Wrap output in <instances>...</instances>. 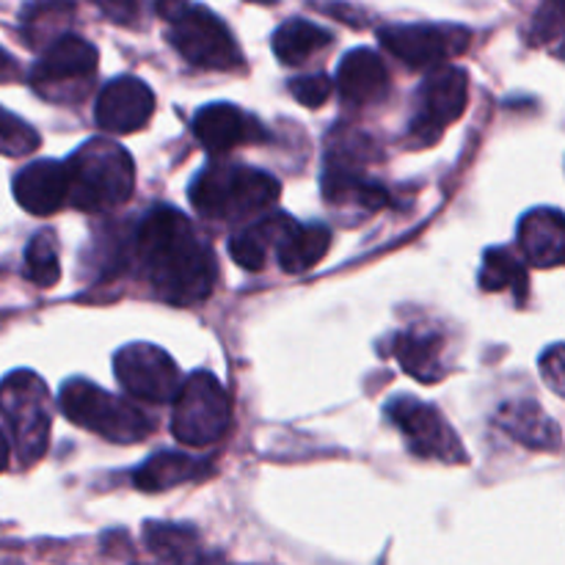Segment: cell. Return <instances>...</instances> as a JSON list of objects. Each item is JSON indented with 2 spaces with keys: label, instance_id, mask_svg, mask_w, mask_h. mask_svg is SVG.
I'll list each match as a JSON object with an SVG mask.
<instances>
[{
  "label": "cell",
  "instance_id": "obj_32",
  "mask_svg": "<svg viewBox=\"0 0 565 565\" xmlns=\"http://www.w3.org/2000/svg\"><path fill=\"white\" fill-rule=\"evenodd\" d=\"M541 375L550 381V386H552V392H555V395H563V392H565V384H563V345H552L550 351L544 353V359H541Z\"/></svg>",
  "mask_w": 565,
  "mask_h": 565
},
{
  "label": "cell",
  "instance_id": "obj_3",
  "mask_svg": "<svg viewBox=\"0 0 565 565\" xmlns=\"http://www.w3.org/2000/svg\"><path fill=\"white\" fill-rule=\"evenodd\" d=\"M191 204L204 218L232 221L265 213L281 196V185L268 171L241 163H207L193 180Z\"/></svg>",
  "mask_w": 565,
  "mask_h": 565
},
{
  "label": "cell",
  "instance_id": "obj_18",
  "mask_svg": "<svg viewBox=\"0 0 565 565\" xmlns=\"http://www.w3.org/2000/svg\"><path fill=\"white\" fill-rule=\"evenodd\" d=\"M497 423L511 439L522 441L530 450H557L561 447V425L541 412L533 401H511L500 406Z\"/></svg>",
  "mask_w": 565,
  "mask_h": 565
},
{
  "label": "cell",
  "instance_id": "obj_21",
  "mask_svg": "<svg viewBox=\"0 0 565 565\" xmlns=\"http://www.w3.org/2000/svg\"><path fill=\"white\" fill-rule=\"evenodd\" d=\"M292 224H296V218H290V215L285 213L265 215L263 221L246 226V230L237 232V235L232 237L230 257L246 270H263L268 248L279 246L281 237L287 235V230H290Z\"/></svg>",
  "mask_w": 565,
  "mask_h": 565
},
{
  "label": "cell",
  "instance_id": "obj_28",
  "mask_svg": "<svg viewBox=\"0 0 565 565\" xmlns=\"http://www.w3.org/2000/svg\"><path fill=\"white\" fill-rule=\"evenodd\" d=\"M39 143H42V138H39V132L33 127H28L14 114L0 108V154L20 158V154L33 152Z\"/></svg>",
  "mask_w": 565,
  "mask_h": 565
},
{
  "label": "cell",
  "instance_id": "obj_15",
  "mask_svg": "<svg viewBox=\"0 0 565 565\" xmlns=\"http://www.w3.org/2000/svg\"><path fill=\"white\" fill-rule=\"evenodd\" d=\"M337 88L348 105H375L390 94V70L375 50L356 47L337 70Z\"/></svg>",
  "mask_w": 565,
  "mask_h": 565
},
{
  "label": "cell",
  "instance_id": "obj_11",
  "mask_svg": "<svg viewBox=\"0 0 565 565\" xmlns=\"http://www.w3.org/2000/svg\"><path fill=\"white\" fill-rule=\"evenodd\" d=\"M469 103V75L461 66H434L419 88V114L412 121V141L430 147L441 130L461 119Z\"/></svg>",
  "mask_w": 565,
  "mask_h": 565
},
{
  "label": "cell",
  "instance_id": "obj_20",
  "mask_svg": "<svg viewBox=\"0 0 565 565\" xmlns=\"http://www.w3.org/2000/svg\"><path fill=\"white\" fill-rule=\"evenodd\" d=\"M392 356L401 362L406 375L417 379L419 384H436L445 379V364H441V340L430 331L408 329L403 334L392 337Z\"/></svg>",
  "mask_w": 565,
  "mask_h": 565
},
{
  "label": "cell",
  "instance_id": "obj_17",
  "mask_svg": "<svg viewBox=\"0 0 565 565\" xmlns=\"http://www.w3.org/2000/svg\"><path fill=\"white\" fill-rule=\"evenodd\" d=\"M519 248L533 268H557L565 257V218L561 210H530L519 221Z\"/></svg>",
  "mask_w": 565,
  "mask_h": 565
},
{
  "label": "cell",
  "instance_id": "obj_29",
  "mask_svg": "<svg viewBox=\"0 0 565 565\" xmlns=\"http://www.w3.org/2000/svg\"><path fill=\"white\" fill-rule=\"evenodd\" d=\"M287 88H290V94L301 105H307V108H320V105H326V99L334 94V81H331L329 75H323V72H318V75L292 77Z\"/></svg>",
  "mask_w": 565,
  "mask_h": 565
},
{
  "label": "cell",
  "instance_id": "obj_35",
  "mask_svg": "<svg viewBox=\"0 0 565 565\" xmlns=\"http://www.w3.org/2000/svg\"><path fill=\"white\" fill-rule=\"evenodd\" d=\"M246 3H259V6H270L274 0H246Z\"/></svg>",
  "mask_w": 565,
  "mask_h": 565
},
{
  "label": "cell",
  "instance_id": "obj_13",
  "mask_svg": "<svg viewBox=\"0 0 565 565\" xmlns=\"http://www.w3.org/2000/svg\"><path fill=\"white\" fill-rule=\"evenodd\" d=\"M154 114V92L143 81L132 75L114 77L108 86L99 92L94 105V119L103 130L127 136L147 127Z\"/></svg>",
  "mask_w": 565,
  "mask_h": 565
},
{
  "label": "cell",
  "instance_id": "obj_31",
  "mask_svg": "<svg viewBox=\"0 0 565 565\" xmlns=\"http://www.w3.org/2000/svg\"><path fill=\"white\" fill-rule=\"evenodd\" d=\"M563 33V0H546L544 9L539 11V20H535V36L546 39H561Z\"/></svg>",
  "mask_w": 565,
  "mask_h": 565
},
{
  "label": "cell",
  "instance_id": "obj_16",
  "mask_svg": "<svg viewBox=\"0 0 565 565\" xmlns=\"http://www.w3.org/2000/svg\"><path fill=\"white\" fill-rule=\"evenodd\" d=\"M14 199L25 213L53 215L66 207V169L58 160L28 163L14 177Z\"/></svg>",
  "mask_w": 565,
  "mask_h": 565
},
{
  "label": "cell",
  "instance_id": "obj_34",
  "mask_svg": "<svg viewBox=\"0 0 565 565\" xmlns=\"http://www.w3.org/2000/svg\"><path fill=\"white\" fill-rule=\"evenodd\" d=\"M9 456H11V445H9V439H6L3 430H0V472H6V469H9Z\"/></svg>",
  "mask_w": 565,
  "mask_h": 565
},
{
  "label": "cell",
  "instance_id": "obj_8",
  "mask_svg": "<svg viewBox=\"0 0 565 565\" xmlns=\"http://www.w3.org/2000/svg\"><path fill=\"white\" fill-rule=\"evenodd\" d=\"M99 53L92 42L75 33H61L44 47L31 72V86L50 103L75 97L97 75Z\"/></svg>",
  "mask_w": 565,
  "mask_h": 565
},
{
  "label": "cell",
  "instance_id": "obj_22",
  "mask_svg": "<svg viewBox=\"0 0 565 565\" xmlns=\"http://www.w3.org/2000/svg\"><path fill=\"white\" fill-rule=\"evenodd\" d=\"M331 232L323 224H292L281 243L276 246L279 252V265L285 274H307L320 259L329 254Z\"/></svg>",
  "mask_w": 565,
  "mask_h": 565
},
{
  "label": "cell",
  "instance_id": "obj_2",
  "mask_svg": "<svg viewBox=\"0 0 565 565\" xmlns=\"http://www.w3.org/2000/svg\"><path fill=\"white\" fill-rule=\"evenodd\" d=\"M66 207L105 213L132 196L136 163L132 154L108 138H88L64 160Z\"/></svg>",
  "mask_w": 565,
  "mask_h": 565
},
{
  "label": "cell",
  "instance_id": "obj_4",
  "mask_svg": "<svg viewBox=\"0 0 565 565\" xmlns=\"http://www.w3.org/2000/svg\"><path fill=\"white\" fill-rule=\"evenodd\" d=\"M58 406L70 423L114 445H138L154 430V419L121 397L86 379H70L58 392Z\"/></svg>",
  "mask_w": 565,
  "mask_h": 565
},
{
  "label": "cell",
  "instance_id": "obj_14",
  "mask_svg": "<svg viewBox=\"0 0 565 565\" xmlns=\"http://www.w3.org/2000/svg\"><path fill=\"white\" fill-rule=\"evenodd\" d=\"M191 130L196 141L213 154H226L243 143L268 141L263 121L232 103H210L199 108Z\"/></svg>",
  "mask_w": 565,
  "mask_h": 565
},
{
  "label": "cell",
  "instance_id": "obj_9",
  "mask_svg": "<svg viewBox=\"0 0 565 565\" xmlns=\"http://www.w3.org/2000/svg\"><path fill=\"white\" fill-rule=\"evenodd\" d=\"M386 419L406 436L414 456L439 458L445 463H467V450L436 406L401 395L386 403Z\"/></svg>",
  "mask_w": 565,
  "mask_h": 565
},
{
  "label": "cell",
  "instance_id": "obj_30",
  "mask_svg": "<svg viewBox=\"0 0 565 565\" xmlns=\"http://www.w3.org/2000/svg\"><path fill=\"white\" fill-rule=\"evenodd\" d=\"M94 3L116 25H132L143 9V0H94Z\"/></svg>",
  "mask_w": 565,
  "mask_h": 565
},
{
  "label": "cell",
  "instance_id": "obj_10",
  "mask_svg": "<svg viewBox=\"0 0 565 565\" xmlns=\"http://www.w3.org/2000/svg\"><path fill=\"white\" fill-rule=\"evenodd\" d=\"M381 44L412 70H430L467 53L472 31L461 25H386L379 31Z\"/></svg>",
  "mask_w": 565,
  "mask_h": 565
},
{
  "label": "cell",
  "instance_id": "obj_27",
  "mask_svg": "<svg viewBox=\"0 0 565 565\" xmlns=\"http://www.w3.org/2000/svg\"><path fill=\"white\" fill-rule=\"evenodd\" d=\"M25 279L36 287H53L61 279L58 246L50 230L36 232L25 248Z\"/></svg>",
  "mask_w": 565,
  "mask_h": 565
},
{
  "label": "cell",
  "instance_id": "obj_19",
  "mask_svg": "<svg viewBox=\"0 0 565 565\" xmlns=\"http://www.w3.org/2000/svg\"><path fill=\"white\" fill-rule=\"evenodd\" d=\"M213 472V463L199 461L193 456H182V452H158L132 475V483L138 491L147 494H158V491L177 489V486L188 483V480H202Z\"/></svg>",
  "mask_w": 565,
  "mask_h": 565
},
{
  "label": "cell",
  "instance_id": "obj_12",
  "mask_svg": "<svg viewBox=\"0 0 565 565\" xmlns=\"http://www.w3.org/2000/svg\"><path fill=\"white\" fill-rule=\"evenodd\" d=\"M114 373L127 395L154 406L171 403L180 390V370L174 359L163 348L149 342H132L121 348L114 356Z\"/></svg>",
  "mask_w": 565,
  "mask_h": 565
},
{
  "label": "cell",
  "instance_id": "obj_7",
  "mask_svg": "<svg viewBox=\"0 0 565 565\" xmlns=\"http://www.w3.org/2000/svg\"><path fill=\"white\" fill-rule=\"evenodd\" d=\"M169 42L188 64L199 70L232 72L243 66V53L235 36L218 14L188 0L174 17H169Z\"/></svg>",
  "mask_w": 565,
  "mask_h": 565
},
{
  "label": "cell",
  "instance_id": "obj_33",
  "mask_svg": "<svg viewBox=\"0 0 565 565\" xmlns=\"http://www.w3.org/2000/svg\"><path fill=\"white\" fill-rule=\"evenodd\" d=\"M17 77H20V66H17V61L11 58L3 47H0V83H11L17 81Z\"/></svg>",
  "mask_w": 565,
  "mask_h": 565
},
{
  "label": "cell",
  "instance_id": "obj_26",
  "mask_svg": "<svg viewBox=\"0 0 565 565\" xmlns=\"http://www.w3.org/2000/svg\"><path fill=\"white\" fill-rule=\"evenodd\" d=\"M480 287L486 292H502L513 287L522 301L527 296V270L511 248H489L483 257V270H480Z\"/></svg>",
  "mask_w": 565,
  "mask_h": 565
},
{
  "label": "cell",
  "instance_id": "obj_24",
  "mask_svg": "<svg viewBox=\"0 0 565 565\" xmlns=\"http://www.w3.org/2000/svg\"><path fill=\"white\" fill-rule=\"evenodd\" d=\"M143 541L147 550L158 561L171 563H191L199 561V533L191 524H166V522H147L143 524Z\"/></svg>",
  "mask_w": 565,
  "mask_h": 565
},
{
  "label": "cell",
  "instance_id": "obj_23",
  "mask_svg": "<svg viewBox=\"0 0 565 565\" xmlns=\"http://www.w3.org/2000/svg\"><path fill=\"white\" fill-rule=\"evenodd\" d=\"M329 44L331 33L315 25V22L301 20V17L281 22L274 33V53L287 66H301L303 61H309L315 53L329 47Z\"/></svg>",
  "mask_w": 565,
  "mask_h": 565
},
{
  "label": "cell",
  "instance_id": "obj_5",
  "mask_svg": "<svg viewBox=\"0 0 565 565\" xmlns=\"http://www.w3.org/2000/svg\"><path fill=\"white\" fill-rule=\"evenodd\" d=\"M0 419L6 423L22 467L42 461L50 445V392L31 370H14L0 381Z\"/></svg>",
  "mask_w": 565,
  "mask_h": 565
},
{
  "label": "cell",
  "instance_id": "obj_25",
  "mask_svg": "<svg viewBox=\"0 0 565 565\" xmlns=\"http://www.w3.org/2000/svg\"><path fill=\"white\" fill-rule=\"evenodd\" d=\"M75 6L72 0H42V3L31 6L22 17V36H25L28 47H47L53 39L64 33V28L72 22Z\"/></svg>",
  "mask_w": 565,
  "mask_h": 565
},
{
  "label": "cell",
  "instance_id": "obj_6",
  "mask_svg": "<svg viewBox=\"0 0 565 565\" xmlns=\"http://www.w3.org/2000/svg\"><path fill=\"white\" fill-rule=\"evenodd\" d=\"M171 434L188 447H210L226 436L232 425V401L224 384L207 370L193 373L174 395Z\"/></svg>",
  "mask_w": 565,
  "mask_h": 565
},
{
  "label": "cell",
  "instance_id": "obj_1",
  "mask_svg": "<svg viewBox=\"0 0 565 565\" xmlns=\"http://www.w3.org/2000/svg\"><path fill=\"white\" fill-rule=\"evenodd\" d=\"M136 257L152 290L174 307L207 301L218 265L210 243L174 207H154L136 232Z\"/></svg>",
  "mask_w": 565,
  "mask_h": 565
}]
</instances>
